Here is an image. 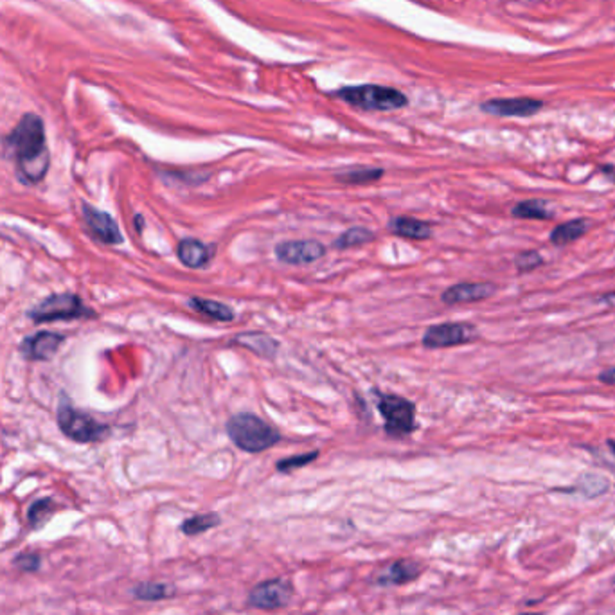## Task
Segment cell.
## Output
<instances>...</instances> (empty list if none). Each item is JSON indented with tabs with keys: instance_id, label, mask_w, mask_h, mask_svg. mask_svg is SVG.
Listing matches in <instances>:
<instances>
[{
	"instance_id": "obj_13",
	"label": "cell",
	"mask_w": 615,
	"mask_h": 615,
	"mask_svg": "<svg viewBox=\"0 0 615 615\" xmlns=\"http://www.w3.org/2000/svg\"><path fill=\"white\" fill-rule=\"evenodd\" d=\"M64 342H65L64 334L52 333V331H42L33 334V337L24 339L20 351L24 358H27L29 362H47L56 357V353H58Z\"/></svg>"
},
{
	"instance_id": "obj_4",
	"label": "cell",
	"mask_w": 615,
	"mask_h": 615,
	"mask_svg": "<svg viewBox=\"0 0 615 615\" xmlns=\"http://www.w3.org/2000/svg\"><path fill=\"white\" fill-rule=\"evenodd\" d=\"M378 411L385 421V432L390 437H407L416 428V405L398 395L376 393Z\"/></svg>"
},
{
	"instance_id": "obj_32",
	"label": "cell",
	"mask_w": 615,
	"mask_h": 615,
	"mask_svg": "<svg viewBox=\"0 0 615 615\" xmlns=\"http://www.w3.org/2000/svg\"><path fill=\"white\" fill-rule=\"evenodd\" d=\"M599 301H601V303H610V301H611V303H615V292H611L610 296H604V297H601Z\"/></svg>"
},
{
	"instance_id": "obj_35",
	"label": "cell",
	"mask_w": 615,
	"mask_h": 615,
	"mask_svg": "<svg viewBox=\"0 0 615 615\" xmlns=\"http://www.w3.org/2000/svg\"><path fill=\"white\" fill-rule=\"evenodd\" d=\"M517 615H540V613H517Z\"/></svg>"
},
{
	"instance_id": "obj_9",
	"label": "cell",
	"mask_w": 615,
	"mask_h": 615,
	"mask_svg": "<svg viewBox=\"0 0 615 615\" xmlns=\"http://www.w3.org/2000/svg\"><path fill=\"white\" fill-rule=\"evenodd\" d=\"M425 565L414 557H400L385 565H381L371 578V583L381 588L388 587H404L421 578Z\"/></svg>"
},
{
	"instance_id": "obj_18",
	"label": "cell",
	"mask_w": 615,
	"mask_h": 615,
	"mask_svg": "<svg viewBox=\"0 0 615 615\" xmlns=\"http://www.w3.org/2000/svg\"><path fill=\"white\" fill-rule=\"evenodd\" d=\"M234 344H240V346L250 350L252 353H256L263 358H273L277 353V348H279V344L272 337H268V334H263V333L238 334V337L234 339Z\"/></svg>"
},
{
	"instance_id": "obj_21",
	"label": "cell",
	"mask_w": 615,
	"mask_h": 615,
	"mask_svg": "<svg viewBox=\"0 0 615 615\" xmlns=\"http://www.w3.org/2000/svg\"><path fill=\"white\" fill-rule=\"evenodd\" d=\"M511 214L519 219H552L554 218V211L550 209L549 202L542 200V198H531V200H522L519 202L513 209Z\"/></svg>"
},
{
	"instance_id": "obj_11",
	"label": "cell",
	"mask_w": 615,
	"mask_h": 615,
	"mask_svg": "<svg viewBox=\"0 0 615 615\" xmlns=\"http://www.w3.org/2000/svg\"><path fill=\"white\" fill-rule=\"evenodd\" d=\"M83 218L90 234L101 243H106V245L123 243V234L118 227V223L108 212L97 211L92 205L83 204Z\"/></svg>"
},
{
	"instance_id": "obj_31",
	"label": "cell",
	"mask_w": 615,
	"mask_h": 615,
	"mask_svg": "<svg viewBox=\"0 0 615 615\" xmlns=\"http://www.w3.org/2000/svg\"><path fill=\"white\" fill-rule=\"evenodd\" d=\"M599 170H601V173H603L608 181L615 182V164H604V165L599 167Z\"/></svg>"
},
{
	"instance_id": "obj_7",
	"label": "cell",
	"mask_w": 615,
	"mask_h": 615,
	"mask_svg": "<svg viewBox=\"0 0 615 615\" xmlns=\"http://www.w3.org/2000/svg\"><path fill=\"white\" fill-rule=\"evenodd\" d=\"M296 596V588L287 578H272L254 585L247 594V604L256 610H281L287 608Z\"/></svg>"
},
{
	"instance_id": "obj_15",
	"label": "cell",
	"mask_w": 615,
	"mask_h": 615,
	"mask_svg": "<svg viewBox=\"0 0 615 615\" xmlns=\"http://www.w3.org/2000/svg\"><path fill=\"white\" fill-rule=\"evenodd\" d=\"M177 256L188 268H205L212 259V249L198 240L184 238L177 247Z\"/></svg>"
},
{
	"instance_id": "obj_6",
	"label": "cell",
	"mask_w": 615,
	"mask_h": 615,
	"mask_svg": "<svg viewBox=\"0 0 615 615\" xmlns=\"http://www.w3.org/2000/svg\"><path fill=\"white\" fill-rule=\"evenodd\" d=\"M58 427L60 430L76 442H96L106 439L110 428L92 416L78 411L73 405H62L58 409Z\"/></svg>"
},
{
	"instance_id": "obj_26",
	"label": "cell",
	"mask_w": 615,
	"mask_h": 615,
	"mask_svg": "<svg viewBox=\"0 0 615 615\" xmlns=\"http://www.w3.org/2000/svg\"><path fill=\"white\" fill-rule=\"evenodd\" d=\"M608 486H610V482L604 477L596 475V473H587L580 479V482L574 489L583 493L585 496H599L608 489Z\"/></svg>"
},
{
	"instance_id": "obj_30",
	"label": "cell",
	"mask_w": 615,
	"mask_h": 615,
	"mask_svg": "<svg viewBox=\"0 0 615 615\" xmlns=\"http://www.w3.org/2000/svg\"><path fill=\"white\" fill-rule=\"evenodd\" d=\"M599 381L604 383V385H615V367H610V369H604L599 373Z\"/></svg>"
},
{
	"instance_id": "obj_20",
	"label": "cell",
	"mask_w": 615,
	"mask_h": 615,
	"mask_svg": "<svg viewBox=\"0 0 615 615\" xmlns=\"http://www.w3.org/2000/svg\"><path fill=\"white\" fill-rule=\"evenodd\" d=\"M188 306L196 311V313H202L212 320H219V322H231L234 320V311L227 306V304H221L218 301H212V299H204V297H191L188 301Z\"/></svg>"
},
{
	"instance_id": "obj_10",
	"label": "cell",
	"mask_w": 615,
	"mask_h": 615,
	"mask_svg": "<svg viewBox=\"0 0 615 615\" xmlns=\"http://www.w3.org/2000/svg\"><path fill=\"white\" fill-rule=\"evenodd\" d=\"M543 108V101L533 97H508V99H491L480 104L486 114L498 118H529L538 114Z\"/></svg>"
},
{
	"instance_id": "obj_25",
	"label": "cell",
	"mask_w": 615,
	"mask_h": 615,
	"mask_svg": "<svg viewBox=\"0 0 615 615\" xmlns=\"http://www.w3.org/2000/svg\"><path fill=\"white\" fill-rule=\"evenodd\" d=\"M374 240V234L369 229L364 227H353L350 231H346L344 234H341L337 240L333 242V247L344 250V249H353V247H360L364 243H369Z\"/></svg>"
},
{
	"instance_id": "obj_12",
	"label": "cell",
	"mask_w": 615,
	"mask_h": 615,
	"mask_svg": "<svg viewBox=\"0 0 615 615\" xmlns=\"http://www.w3.org/2000/svg\"><path fill=\"white\" fill-rule=\"evenodd\" d=\"M326 254V247L315 240L283 242L275 247V256L287 265H310Z\"/></svg>"
},
{
	"instance_id": "obj_33",
	"label": "cell",
	"mask_w": 615,
	"mask_h": 615,
	"mask_svg": "<svg viewBox=\"0 0 615 615\" xmlns=\"http://www.w3.org/2000/svg\"><path fill=\"white\" fill-rule=\"evenodd\" d=\"M135 221H137V231L141 233L142 231V216H135Z\"/></svg>"
},
{
	"instance_id": "obj_17",
	"label": "cell",
	"mask_w": 615,
	"mask_h": 615,
	"mask_svg": "<svg viewBox=\"0 0 615 615\" xmlns=\"http://www.w3.org/2000/svg\"><path fill=\"white\" fill-rule=\"evenodd\" d=\"M390 233L409 240H428L432 236V226L428 221L416 219L411 216H398L388 223Z\"/></svg>"
},
{
	"instance_id": "obj_24",
	"label": "cell",
	"mask_w": 615,
	"mask_h": 615,
	"mask_svg": "<svg viewBox=\"0 0 615 615\" xmlns=\"http://www.w3.org/2000/svg\"><path fill=\"white\" fill-rule=\"evenodd\" d=\"M381 177L383 170H380V167H355V170H346L334 175V179L342 184H367L376 182Z\"/></svg>"
},
{
	"instance_id": "obj_27",
	"label": "cell",
	"mask_w": 615,
	"mask_h": 615,
	"mask_svg": "<svg viewBox=\"0 0 615 615\" xmlns=\"http://www.w3.org/2000/svg\"><path fill=\"white\" fill-rule=\"evenodd\" d=\"M319 457V452L313 450L310 454H299V456H290L287 459H281V461H277L275 465V470L277 472H281V473H288V472H294V470H299V468H304L308 465H311L313 461H317Z\"/></svg>"
},
{
	"instance_id": "obj_8",
	"label": "cell",
	"mask_w": 615,
	"mask_h": 615,
	"mask_svg": "<svg viewBox=\"0 0 615 615\" xmlns=\"http://www.w3.org/2000/svg\"><path fill=\"white\" fill-rule=\"evenodd\" d=\"M479 339L477 326L470 322H444L435 324L423 334V346L427 350H444L470 344Z\"/></svg>"
},
{
	"instance_id": "obj_2",
	"label": "cell",
	"mask_w": 615,
	"mask_h": 615,
	"mask_svg": "<svg viewBox=\"0 0 615 615\" xmlns=\"http://www.w3.org/2000/svg\"><path fill=\"white\" fill-rule=\"evenodd\" d=\"M227 434L240 450L249 454L265 452L281 441V434L265 419L242 412L227 421Z\"/></svg>"
},
{
	"instance_id": "obj_29",
	"label": "cell",
	"mask_w": 615,
	"mask_h": 615,
	"mask_svg": "<svg viewBox=\"0 0 615 615\" xmlns=\"http://www.w3.org/2000/svg\"><path fill=\"white\" fill-rule=\"evenodd\" d=\"M13 565L20 571V573H36L42 565V556L35 550H24L20 552L15 560Z\"/></svg>"
},
{
	"instance_id": "obj_16",
	"label": "cell",
	"mask_w": 615,
	"mask_h": 615,
	"mask_svg": "<svg viewBox=\"0 0 615 615\" xmlns=\"http://www.w3.org/2000/svg\"><path fill=\"white\" fill-rule=\"evenodd\" d=\"M590 229V219L587 218H576L569 219L565 223H560L550 231V243L556 247H567L580 238H583Z\"/></svg>"
},
{
	"instance_id": "obj_28",
	"label": "cell",
	"mask_w": 615,
	"mask_h": 615,
	"mask_svg": "<svg viewBox=\"0 0 615 615\" xmlns=\"http://www.w3.org/2000/svg\"><path fill=\"white\" fill-rule=\"evenodd\" d=\"M543 265H545V259L538 250H524L515 256V266L520 273L533 272Z\"/></svg>"
},
{
	"instance_id": "obj_23",
	"label": "cell",
	"mask_w": 615,
	"mask_h": 615,
	"mask_svg": "<svg viewBox=\"0 0 615 615\" xmlns=\"http://www.w3.org/2000/svg\"><path fill=\"white\" fill-rule=\"evenodd\" d=\"M54 511H56V504H54L52 498H40V500L33 502L29 511H27L29 527L31 529L43 527L50 520Z\"/></svg>"
},
{
	"instance_id": "obj_14",
	"label": "cell",
	"mask_w": 615,
	"mask_h": 615,
	"mask_svg": "<svg viewBox=\"0 0 615 615\" xmlns=\"http://www.w3.org/2000/svg\"><path fill=\"white\" fill-rule=\"evenodd\" d=\"M496 285L493 283H459L450 288H446L441 296V301L449 306L479 303L491 296H495Z\"/></svg>"
},
{
	"instance_id": "obj_1",
	"label": "cell",
	"mask_w": 615,
	"mask_h": 615,
	"mask_svg": "<svg viewBox=\"0 0 615 615\" xmlns=\"http://www.w3.org/2000/svg\"><path fill=\"white\" fill-rule=\"evenodd\" d=\"M4 153L13 160L17 177L26 186L42 182L49 172L45 127L36 114H26L4 139Z\"/></svg>"
},
{
	"instance_id": "obj_34",
	"label": "cell",
	"mask_w": 615,
	"mask_h": 615,
	"mask_svg": "<svg viewBox=\"0 0 615 615\" xmlns=\"http://www.w3.org/2000/svg\"><path fill=\"white\" fill-rule=\"evenodd\" d=\"M608 446H610V450L615 454V439H610V441H608Z\"/></svg>"
},
{
	"instance_id": "obj_3",
	"label": "cell",
	"mask_w": 615,
	"mask_h": 615,
	"mask_svg": "<svg viewBox=\"0 0 615 615\" xmlns=\"http://www.w3.org/2000/svg\"><path fill=\"white\" fill-rule=\"evenodd\" d=\"M334 97L346 101L351 106L369 111H387L398 110L409 104V99L404 92L393 87L381 85H358V87H344L334 92Z\"/></svg>"
},
{
	"instance_id": "obj_22",
	"label": "cell",
	"mask_w": 615,
	"mask_h": 615,
	"mask_svg": "<svg viewBox=\"0 0 615 615\" xmlns=\"http://www.w3.org/2000/svg\"><path fill=\"white\" fill-rule=\"evenodd\" d=\"M221 524V517L218 513H198L186 519L181 524V531L186 536H200Z\"/></svg>"
},
{
	"instance_id": "obj_5",
	"label": "cell",
	"mask_w": 615,
	"mask_h": 615,
	"mask_svg": "<svg viewBox=\"0 0 615 615\" xmlns=\"http://www.w3.org/2000/svg\"><path fill=\"white\" fill-rule=\"evenodd\" d=\"M85 317H94L83 301L74 294H58L43 299L29 311V319L36 324L56 322V320H78Z\"/></svg>"
},
{
	"instance_id": "obj_36",
	"label": "cell",
	"mask_w": 615,
	"mask_h": 615,
	"mask_svg": "<svg viewBox=\"0 0 615 615\" xmlns=\"http://www.w3.org/2000/svg\"><path fill=\"white\" fill-rule=\"evenodd\" d=\"M611 587H613V590H615V578L611 580Z\"/></svg>"
},
{
	"instance_id": "obj_19",
	"label": "cell",
	"mask_w": 615,
	"mask_h": 615,
	"mask_svg": "<svg viewBox=\"0 0 615 615\" xmlns=\"http://www.w3.org/2000/svg\"><path fill=\"white\" fill-rule=\"evenodd\" d=\"M175 596H177L175 585L164 583V581H142L134 587V597L139 601L155 603V601L172 599Z\"/></svg>"
}]
</instances>
